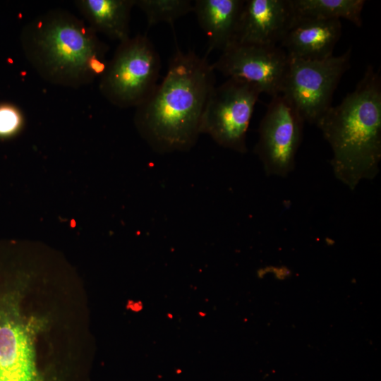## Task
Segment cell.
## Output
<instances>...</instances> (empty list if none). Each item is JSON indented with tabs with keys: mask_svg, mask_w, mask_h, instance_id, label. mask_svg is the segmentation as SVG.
Here are the masks:
<instances>
[{
	"mask_svg": "<svg viewBox=\"0 0 381 381\" xmlns=\"http://www.w3.org/2000/svg\"><path fill=\"white\" fill-rule=\"evenodd\" d=\"M288 64L289 56L280 46L233 43L212 65L228 78L252 83L272 97L281 94Z\"/></svg>",
	"mask_w": 381,
	"mask_h": 381,
	"instance_id": "obj_8",
	"label": "cell"
},
{
	"mask_svg": "<svg viewBox=\"0 0 381 381\" xmlns=\"http://www.w3.org/2000/svg\"><path fill=\"white\" fill-rule=\"evenodd\" d=\"M20 44L30 66L45 81L77 89L104 73L109 46L73 13L52 9L23 28Z\"/></svg>",
	"mask_w": 381,
	"mask_h": 381,
	"instance_id": "obj_2",
	"label": "cell"
},
{
	"mask_svg": "<svg viewBox=\"0 0 381 381\" xmlns=\"http://www.w3.org/2000/svg\"><path fill=\"white\" fill-rule=\"evenodd\" d=\"M135 6L143 12L150 28L160 23L172 25L193 12V3L190 0H135Z\"/></svg>",
	"mask_w": 381,
	"mask_h": 381,
	"instance_id": "obj_15",
	"label": "cell"
},
{
	"mask_svg": "<svg viewBox=\"0 0 381 381\" xmlns=\"http://www.w3.org/2000/svg\"><path fill=\"white\" fill-rule=\"evenodd\" d=\"M23 123L20 111L13 105L0 104V138L18 133Z\"/></svg>",
	"mask_w": 381,
	"mask_h": 381,
	"instance_id": "obj_16",
	"label": "cell"
},
{
	"mask_svg": "<svg viewBox=\"0 0 381 381\" xmlns=\"http://www.w3.org/2000/svg\"><path fill=\"white\" fill-rule=\"evenodd\" d=\"M329 144L333 172L353 190L373 179L381 160V75L369 66L355 90L316 123Z\"/></svg>",
	"mask_w": 381,
	"mask_h": 381,
	"instance_id": "obj_3",
	"label": "cell"
},
{
	"mask_svg": "<svg viewBox=\"0 0 381 381\" xmlns=\"http://www.w3.org/2000/svg\"><path fill=\"white\" fill-rule=\"evenodd\" d=\"M351 49L323 60L289 56L281 95L295 107L304 121L315 124L332 106L334 92L350 67Z\"/></svg>",
	"mask_w": 381,
	"mask_h": 381,
	"instance_id": "obj_5",
	"label": "cell"
},
{
	"mask_svg": "<svg viewBox=\"0 0 381 381\" xmlns=\"http://www.w3.org/2000/svg\"><path fill=\"white\" fill-rule=\"evenodd\" d=\"M295 15L327 20L344 18L362 25L364 0H291Z\"/></svg>",
	"mask_w": 381,
	"mask_h": 381,
	"instance_id": "obj_14",
	"label": "cell"
},
{
	"mask_svg": "<svg viewBox=\"0 0 381 381\" xmlns=\"http://www.w3.org/2000/svg\"><path fill=\"white\" fill-rule=\"evenodd\" d=\"M261 93L258 85L234 78L214 87L202 114L201 134L223 147L245 153L247 131Z\"/></svg>",
	"mask_w": 381,
	"mask_h": 381,
	"instance_id": "obj_6",
	"label": "cell"
},
{
	"mask_svg": "<svg viewBox=\"0 0 381 381\" xmlns=\"http://www.w3.org/2000/svg\"><path fill=\"white\" fill-rule=\"evenodd\" d=\"M161 59L154 44L143 35L119 42L99 78V90L111 104L137 107L157 85Z\"/></svg>",
	"mask_w": 381,
	"mask_h": 381,
	"instance_id": "obj_4",
	"label": "cell"
},
{
	"mask_svg": "<svg viewBox=\"0 0 381 381\" xmlns=\"http://www.w3.org/2000/svg\"><path fill=\"white\" fill-rule=\"evenodd\" d=\"M75 4L97 34L119 42L130 37L131 13L135 0H77Z\"/></svg>",
	"mask_w": 381,
	"mask_h": 381,
	"instance_id": "obj_13",
	"label": "cell"
},
{
	"mask_svg": "<svg viewBox=\"0 0 381 381\" xmlns=\"http://www.w3.org/2000/svg\"><path fill=\"white\" fill-rule=\"evenodd\" d=\"M341 35L340 20L295 15L280 47L289 56L304 60H323L333 56Z\"/></svg>",
	"mask_w": 381,
	"mask_h": 381,
	"instance_id": "obj_10",
	"label": "cell"
},
{
	"mask_svg": "<svg viewBox=\"0 0 381 381\" xmlns=\"http://www.w3.org/2000/svg\"><path fill=\"white\" fill-rule=\"evenodd\" d=\"M214 71L206 56L176 49L162 81L135 107L133 116L138 132L153 150L184 152L196 144L215 87Z\"/></svg>",
	"mask_w": 381,
	"mask_h": 381,
	"instance_id": "obj_1",
	"label": "cell"
},
{
	"mask_svg": "<svg viewBox=\"0 0 381 381\" xmlns=\"http://www.w3.org/2000/svg\"><path fill=\"white\" fill-rule=\"evenodd\" d=\"M304 123L285 97H272L260 123L255 148L267 175L284 177L294 170Z\"/></svg>",
	"mask_w": 381,
	"mask_h": 381,
	"instance_id": "obj_7",
	"label": "cell"
},
{
	"mask_svg": "<svg viewBox=\"0 0 381 381\" xmlns=\"http://www.w3.org/2000/svg\"><path fill=\"white\" fill-rule=\"evenodd\" d=\"M0 381H38L27 335L11 320L0 322Z\"/></svg>",
	"mask_w": 381,
	"mask_h": 381,
	"instance_id": "obj_12",
	"label": "cell"
},
{
	"mask_svg": "<svg viewBox=\"0 0 381 381\" xmlns=\"http://www.w3.org/2000/svg\"><path fill=\"white\" fill-rule=\"evenodd\" d=\"M294 17L291 0H245L233 43L277 46Z\"/></svg>",
	"mask_w": 381,
	"mask_h": 381,
	"instance_id": "obj_9",
	"label": "cell"
},
{
	"mask_svg": "<svg viewBox=\"0 0 381 381\" xmlns=\"http://www.w3.org/2000/svg\"><path fill=\"white\" fill-rule=\"evenodd\" d=\"M245 0H196L194 12L208 42L206 54L234 42Z\"/></svg>",
	"mask_w": 381,
	"mask_h": 381,
	"instance_id": "obj_11",
	"label": "cell"
}]
</instances>
